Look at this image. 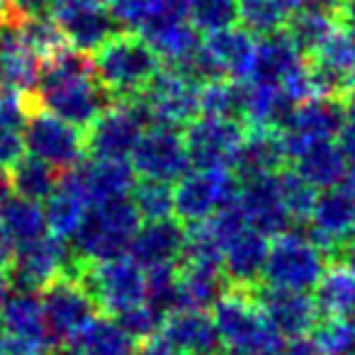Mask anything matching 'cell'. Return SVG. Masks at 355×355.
I'll use <instances>...</instances> for the list:
<instances>
[{"mask_svg": "<svg viewBox=\"0 0 355 355\" xmlns=\"http://www.w3.org/2000/svg\"><path fill=\"white\" fill-rule=\"evenodd\" d=\"M12 251H15V243L10 241V236H8L6 229H3V224H0V270L3 272H6L8 266H10Z\"/></svg>", "mask_w": 355, "mask_h": 355, "instance_id": "cell-54", "label": "cell"}, {"mask_svg": "<svg viewBox=\"0 0 355 355\" xmlns=\"http://www.w3.org/2000/svg\"><path fill=\"white\" fill-rule=\"evenodd\" d=\"M239 178L229 168H195L173 185V214L190 227L209 219L239 198Z\"/></svg>", "mask_w": 355, "mask_h": 355, "instance_id": "cell-7", "label": "cell"}, {"mask_svg": "<svg viewBox=\"0 0 355 355\" xmlns=\"http://www.w3.org/2000/svg\"><path fill=\"white\" fill-rule=\"evenodd\" d=\"M59 185L76 193L90 207L129 198L137 185V173L127 158H83L78 166L61 173Z\"/></svg>", "mask_w": 355, "mask_h": 355, "instance_id": "cell-13", "label": "cell"}, {"mask_svg": "<svg viewBox=\"0 0 355 355\" xmlns=\"http://www.w3.org/2000/svg\"><path fill=\"white\" fill-rule=\"evenodd\" d=\"M329 256L306 234L285 232L272 236L261 282L287 290L309 292L324 275Z\"/></svg>", "mask_w": 355, "mask_h": 355, "instance_id": "cell-5", "label": "cell"}, {"mask_svg": "<svg viewBox=\"0 0 355 355\" xmlns=\"http://www.w3.org/2000/svg\"><path fill=\"white\" fill-rule=\"evenodd\" d=\"M0 355H46V350L22 338H15V336H3L0 338Z\"/></svg>", "mask_w": 355, "mask_h": 355, "instance_id": "cell-49", "label": "cell"}, {"mask_svg": "<svg viewBox=\"0 0 355 355\" xmlns=\"http://www.w3.org/2000/svg\"><path fill=\"white\" fill-rule=\"evenodd\" d=\"M290 163L292 171L314 190H329L340 185L345 175V166H348L334 139L306 144L300 153L290 158Z\"/></svg>", "mask_w": 355, "mask_h": 355, "instance_id": "cell-27", "label": "cell"}, {"mask_svg": "<svg viewBox=\"0 0 355 355\" xmlns=\"http://www.w3.org/2000/svg\"><path fill=\"white\" fill-rule=\"evenodd\" d=\"M314 304L319 316L355 314V275L340 263H329L314 285Z\"/></svg>", "mask_w": 355, "mask_h": 355, "instance_id": "cell-32", "label": "cell"}, {"mask_svg": "<svg viewBox=\"0 0 355 355\" xmlns=\"http://www.w3.org/2000/svg\"><path fill=\"white\" fill-rule=\"evenodd\" d=\"M185 241H188V227L180 219H153V222L139 224L127 253L139 268L148 270L156 266L178 263Z\"/></svg>", "mask_w": 355, "mask_h": 355, "instance_id": "cell-20", "label": "cell"}, {"mask_svg": "<svg viewBox=\"0 0 355 355\" xmlns=\"http://www.w3.org/2000/svg\"><path fill=\"white\" fill-rule=\"evenodd\" d=\"M132 205L144 222L153 219H168L173 214V185L161 183V180H148L141 178L137 180L132 190Z\"/></svg>", "mask_w": 355, "mask_h": 355, "instance_id": "cell-42", "label": "cell"}, {"mask_svg": "<svg viewBox=\"0 0 355 355\" xmlns=\"http://www.w3.org/2000/svg\"><path fill=\"white\" fill-rule=\"evenodd\" d=\"M277 355H321V353L309 336H292V338L282 340V348L277 350Z\"/></svg>", "mask_w": 355, "mask_h": 355, "instance_id": "cell-50", "label": "cell"}, {"mask_svg": "<svg viewBox=\"0 0 355 355\" xmlns=\"http://www.w3.org/2000/svg\"><path fill=\"white\" fill-rule=\"evenodd\" d=\"M340 107H343L345 117L355 119V78L350 80V85L343 90V95H340Z\"/></svg>", "mask_w": 355, "mask_h": 355, "instance_id": "cell-56", "label": "cell"}, {"mask_svg": "<svg viewBox=\"0 0 355 355\" xmlns=\"http://www.w3.org/2000/svg\"><path fill=\"white\" fill-rule=\"evenodd\" d=\"M340 190H343V193L348 195V198L355 202V168H350V171H345L343 180H340Z\"/></svg>", "mask_w": 355, "mask_h": 355, "instance_id": "cell-59", "label": "cell"}, {"mask_svg": "<svg viewBox=\"0 0 355 355\" xmlns=\"http://www.w3.org/2000/svg\"><path fill=\"white\" fill-rule=\"evenodd\" d=\"M304 64H306V59L295 49L290 37L285 35V27H282L280 32L258 37L256 46H253V61H251V71H248L246 80L282 85Z\"/></svg>", "mask_w": 355, "mask_h": 355, "instance_id": "cell-25", "label": "cell"}, {"mask_svg": "<svg viewBox=\"0 0 355 355\" xmlns=\"http://www.w3.org/2000/svg\"><path fill=\"white\" fill-rule=\"evenodd\" d=\"M338 148L343 153L345 163L355 168V119H345V124L338 132Z\"/></svg>", "mask_w": 355, "mask_h": 355, "instance_id": "cell-51", "label": "cell"}, {"mask_svg": "<svg viewBox=\"0 0 355 355\" xmlns=\"http://www.w3.org/2000/svg\"><path fill=\"white\" fill-rule=\"evenodd\" d=\"M163 311H158L156 306H151L148 302H141V304L132 306V309L122 311V314L114 316L119 326L124 329V334L134 340V343H141V340L151 338L161 331V324H163Z\"/></svg>", "mask_w": 355, "mask_h": 355, "instance_id": "cell-46", "label": "cell"}, {"mask_svg": "<svg viewBox=\"0 0 355 355\" xmlns=\"http://www.w3.org/2000/svg\"><path fill=\"white\" fill-rule=\"evenodd\" d=\"M22 141L32 156L49 163L59 173L71 171L85 158L83 129L64 122L56 114L35 110L22 129Z\"/></svg>", "mask_w": 355, "mask_h": 355, "instance_id": "cell-12", "label": "cell"}, {"mask_svg": "<svg viewBox=\"0 0 355 355\" xmlns=\"http://www.w3.org/2000/svg\"><path fill=\"white\" fill-rule=\"evenodd\" d=\"M287 166V153L277 129H246L243 141L232 163L234 175L241 180L275 175Z\"/></svg>", "mask_w": 355, "mask_h": 355, "instance_id": "cell-24", "label": "cell"}, {"mask_svg": "<svg viewBox=\"0 0 355 355\" xmlns=\"http://www.w3.org/2000/svg\"><path fill=\"white\" fill-rule=\"evenodd\" d=\"M227 290L222 266L178 261V309L207 311Z\"/></svg>", "mask_w": 355, "mask_h": 355, "instance_id": "cell-26", "label": "cell"}, {"mask_svg": "<svg viewBox=\"0 0 355 355\" xmlns=\"http://www.w3.org/2000/svg\"><path fill=\"white\" fill-rule=\"evenodd\" d=\"M42 61L25 46L20 20H0V88L32 93L40 80Z\"/></svg>", "mask_w": 355, "mask_h": 355, "instance_id": "cell-22", "label": "cell"}, {"mask_svg": "<svg viewBox=\"0 0 355 355\" xmlns=\"http://www.w3.org/2000/svg\"><path fill=\"white\" fill-rule=\"evenodd\" d=\"M336 17H338V22L343 27H353L355 25V0H340Z\"/></svg>", "mask_w": 355, "mask_h": 355, "instance_id": "cell-55", "label": "cell"}, {"mask_svg": "<svg viewBox=\"0 0 355 355\" xmlns=\"http://www.w3.org/2000/svg\"><path fill=\"white\" fill-rule=\"evenodd\" d=\"M212 309L227 355H277L282 348L285 338L268 324L248 290L229 287Z\"/></svg>", "mask_w": 355, "mask_h": 355, "instance_id": "cell-3", "label": "cell"}, {"mask_svg": "<svg viewBox=\"0 0 355 355\" xmlns=\"http://www.w3.org/2000/svg\"><path fill=\"white\" fill-rule=\"evenodd\" d=\"M270 239L256 229L246 227L224 246L222 251V272L229 287L251 290L263 277V266L268 258Z\"/></svg>", "mask_w": 355, "mask_h": 355, "instance_id": "cell-23", "label": "cell"}, {"mask_svg": "<svg viewBox=\"0 0 355 355\" xmlns=\"http://www.w3.org/2000/svg\"><path fill=\"white\" fill-rule=\"evenodd\" d=\"M331 263H340V266H345L355 275V236H350L348 241L336 251V256Z\"/></svg>", "mask_w": 355, "mask_h": 355, "instance_id": "cell-53", "label": "cell"}, {"mask_svg": "<svg viewBox=\"0 0 355 355\" xmlns=\"http://www.w3.org/2000/svg\"><path fill=\"white\" fill-rule=\"evenodd\" d=\"M188 22L205 35L234 27L239 22V0H193Z\"/></svg>", "mask_w": 355, "mask_h": 355, "instance_id": "cell-43", "label": "cell"}, {"mask_svg": "<svg viewBox=\"0 0 355 355\" xmlns=\"http://www.w3.org/2000/svg\"><path fill=\"white\" fill-rule=\"evenodd\" d=\"M304 8H314V10H324V12H338L340 0H302Z\"/></svg>", "mask_w": 355, "mask_h": 355, "instance_id": "cell-57", "label": "cell"}, {"mask_svg": "<svg viewBox=\"0 0 355 355\" xmlns=\"http://www.w3.org/2000/svg\"><path fill=\"white\" fill-rule=\"evenodd\" d=\"M200 85L175 69H161L151 83L137 95L139 105L146 112L148 124H166V127H188L200 117L198 105Z\"/></svg>", "mask_w": 355, "mask_h": 355, "instance_id": "cell-11", "label": "cell"}, {"mask_svg": "<svg viewBox=\"0 0 355 355\" xmlns=\"http://www.w3.org/2000/svg\"><path fill=\"white\" fill-rule=\"evenodd\" d=\"M6 336V326H3V316H0V338Z\"/></svg>", "mask_w": 355, "mask_h": 355, "instance_id": "cell-63", "label": "cell"}, {"mask_svg": "<svg viewBox=\"0 0 355 355\" xmlns=\"http://www.w3.org/2000/svg\"><path fill=\"white\" fill-rule=\"evenodd\" d=\"M309 224V239L334 261L336 251L355 236V202L340 188H329L316 195Z\"/></svg>", "mask_w": 355, "mask_h": 355, "instance_id": "cell-18", "label": "cell"}, {"mask_svg": "<svg viewBox=\"0 0 355 355\" xmlns=\"http://www.w3.org/2000/svg\"><path fill=\"white\" fill-rule=\"evenodd\" d=\"M277 188H280V198L285 205L287 214L292 222H304L309 219L311 207H314L316 190L309 183H304L292 168H282L277 173Z\"/></svg>", "mask_w": 355, "mask_h": 355, "instance_id": "cell-44", "label": "cell"}, {"mask_svg": "<svg viewBox=\"0 0 355 355\" xmlns=\"http://www.w3.org/2000/svg\"><path fill=\"white\" fill-rule=\"evenodd\" d=\"M295 103L280 85L243 80V114L246 129H280Z\"/></svg>", "mask_w": 355, "mask_h": 355, "instance_id": "cell-28", "label": "cell"}, {"mask_svg": "<svg viewBox=\"0 0 355 355\" xmlns=\"http://www.w3.org/2000/svg\"><path fill=\"white\" fill-rule=\"evenodd\" d=\"M8 17H12L10 3H8V0H0V20H8Z\"/></svg>", "mask_w": 355, "mask_h": 355, "instance_id": "cell-60", "label": "cell"}, {"mask_svg": "<svg viewBox=\"0 0 355 355\" xmlns=\"http://www.w3.org/2000/svg\"><path fill=\"white\" fill-rule=\"evenodd\" d=\"M134 355H180V353H175V350L171 348V343H168L161 334H156V336H151V338L141 340V345L134 350Z\"/></svg>", "mask_w": 355, "mask_h": 355, "instance_id": "cell-52", "label": "cell"}, {"mask_svg": "<svg viewBox=\"0 0 355 355\" xmlns=\"http://www.w3.org/2000/svg\"><path fill=\"white\" fill-rule=\"evenodd\" d=\"M246 127L239 119L198 117L183 127V141L193 168H232Z\"/></svg>", "mask_w": 355, "mask_h": 355, "instance_id": "cell-15", "label": "cell"}, {"mask_svg": "<svg viewBox=\"0 0 355 355\" xmlns=\"http://www.w3.org/2000/svg\"><path fill=\"white\" fill-rule=\"evenodd\" d=\"M44 219H46V232L56 239H73L76 229H78L80 219H83L88 205L71 193L64 185H56V190L44 200Z\"/></svg>", "mask_w": 355, "mask_h": 355, "instance_id": "cell-38", "label": "cell"}, {"mask_svg": "<svg viewBox=\"0 0 355 355\" xmlns=\"http://www.w3.org/2000/svg\"><path fill=\"white\" fill-rule=\"evenodd\" d=\"M287 17L290 15L277 0H239V22L251 37L280 32Z\"/></svg>", "mask_w": 355, "mask_h": 355, "instance_id": "cell-40", "label": "cell"}, {"mask_svg": "<svg viewBox=\"0 0 355 355\" xmlns=\"http://www.w3.org/2000/svg\"><path fill=\"white\" fill-rule=\"evenodd\" d=\"M345 30H348V35H350V44H353V56H355V25L345 27Z\"/></svg>", "mask_w": 355, "mask_h": 355, "instance_id": "cell-61", "label": "cell"}, {"mask_svg": "<svg viewBox=\"0 0 355 355\" xmlns=\"http://www.w3.org/2000/svg\"><path fill=\"white\" fill-rule=\"evenodd\" d=\"M0 224H3V229L15 246L49 234L46 232L44 209L32 200L20 198V195H10L0 202Z\"/></svg>", "mask_w": 355, "mask_h": 355, "instance_id": "cell-35", "label": "cell"}, {"mask_svg": "<svg viewBox=\"0 0 355 355\" xmlns=\"http://www.w3.org/2000/svg\"><path fill=\"white\" fill-rule=\"evenodd\" d=\"M80 282L88 287L95 304L105 316H117L146 302V275L129 256L112 261L85 263Z\"/></svg>", "mask_w": 355, "mask_h": 355, "instance_id": "cell-8", "label": "cell"}, {"mask_svg": "<svg viewBox=\"0 0 355 355\" xmlns=\"http://www.w3.org/2000/svg\"><path fill=\"white\" fill-rule=\"evenodd\" d=\"M202 46L207 49V54L212 56V61L217 64V69L222 71L224 78H232V80L248 78L256 42H253V37L248 35L243 27L234 25L222 32L207 35Z\"/></svg>", "mask_w": 355, "mask_h": 355, "instance_id": "cell-30", "label": "cell"}, {"mask_svg": "<svg viewBox=\"0 0 355 355\" xmlns=\"http://www.w3.org/2000/svg\"><path fill=\"white\" fill-rule=\"evenodd\" d=\"M253 304L261 309L266 321L282 336V338H292V336H306L314 324L319 321V311L316 304L306 292L300 290H287V287H275L258 282L248 290Z\"/></svg>", "mask_w": 355, "mask_h": 355, "instance_id": "cell-17", "label": "cell"}, {"mask_svg": "<svg viewBox=\"0 0 355 355\" xmlns=\"http://www.w3.org/2000/svg\"><path fill=\"white\" fill-rule=\"evenodd\" d=\"M146 275V302L163 314L178 311V263L144 270Z\"/></svg>", "mask_w": 355, "mask_h": 355, "instance_id": "cell-45", "label": "cell"}, {"mask_svg": "<svg viewBox=\"0 0 355 355\" xmlns=\"http://www.w3.org/2000/svg\"><path fill=\"white\" fill-rule=\"evenodd\" d=\"M93 69L112 100H132L163 69V61L137 32H117L98 51Z\"/></svg>", "mask_w": 355, "mask_h": 355, "instance_id": "cell-2", "label": "cell"}, {"mask_svg": "<svg viewBox=\"0 0 355 355\" xmlns=\"http://www.w3.org/2000/svg\"><path fill=\"white\" fill-rule=\"evenodd\" d=\"M76 261H78V256L64 239L44 234V236L35 239V241L17 243L6 272L12 290L40 292L56 275L69 272Z\"/></svg>", "mask_w": 355, "mask_h": 355, "instance_id": "cell-10", "label": "cell"}, {"mask_svg": "<svg viewBox=\"0 0 355 355\" xmlns=\"http://www.w3.org/2000/svg\"><path fill=\"white\" fill-rule=\"evenodd\" d=\"M46 355H66L61 348H56V350H46Z\"/></svg>", "mask_w": 355, "mask_h": 355, "instance_id": "cell-62", "label": "cell"}, {"mask_svg": "<svg viewBox=\"0 0 355 355\" xmlns=\"http://www.w3.org/2000/svg\"><path fill=\"white\" fill-rule=\"evenodd\" d=\"M12 195V183H10V171L0 166V202Z\"/></svg>", "mask_w": 355, "mask_h": 355, "instance_id": "cell-58", "label": "cell"}, {"mask_svg": "<svg viewBox=\"0 0 355 355\" xmlns=\"http://www.w3.org/2000/svg\"><path fill=\"white\" fill-rule=\"evenodd\" d=\"M141 37L148 42L153 51L158 54V59L163 64H171L173 69L190 59L200 46V32L190 25L188 20L178 22H163V25L148 27L141 32Z\"/></svg>", "mask_w": 355, "mask_h": 355, "instance_id": "cell-33", "label": "cell"}, {"mask_svg": "<svg viewBox=\"0 0 355 355\" xmlns=\"http://www.w3.org/2000/svg\"><path fill=\"white\" fill-rule=\"evenodd\" d=\"M345 124V112L340 107V100L329 98H309L304 103H297L282 127L277 129L285 146L287 161L295 153H300L306 144L336 139L340 127Z\"/></svg>", "mask_w": 355, "mask_h": 355, "instance_id": "cell-16", "label": "cell"}, {"mask_svg": "<svg viewBox=\"0 0 355 355\" xmlns=\"http://www.w3.org/2000/svg\"><path fill=\"white\" fill-rule=\"evenodd\" d=\"M158 334L180 355H222L224 345L214 319L200 309H178L163 316Z\"/></svg>", "mask_w": 355, "mask_h": 355, "instance_id": "cell-21", "label": "cell"}, {"mask_svg": "<svg viewBox=\"0 0 355 355\" xmlns=\"http://www.w3.org/2000/svg\"><path fill=\"white\" fill-rule=\"evenodd\" d=\"M338 25L340 22L334 12L314 10V8H300V10H295L287 17L285 35L290 37L295 49L300 51L304 59H309Z\"/></svg>", "mask_w": 355, "mask_h": 355, "instance_id": "cell-34", "label": "cell"}, {"mask_svg": "<svg viewBox=\"0 0 355 355\" xmlns=\"http://www.w3.org/2000/svg\"><path fill=\"white\" fill-rule=\"evenodd\" d=\"M311 340L321 355H355V319L319 316L311 329Z\"/></svg>", "mask_w": 355, "mask_h": 355, "instance_id": "cell-39", "label": "cell"}, {"mask_svg": "<svg viewBox=\"0 0 355 355\" xmlns=\"http://www.w3.org/2000/svg\"><path fill=\"white\" fill-rule=\"evenodd\" d=\"M15 20H37L54 15L56 0H8Z\"/></svg>", "mask_w": 355, "mask_h": 355, "instance_id": "cell-47", "label": "cell"}, {"mask_svg": "<svg viewBox=\"0 0 355 355\" xmlns=\"http://www.w3.org/2000/svg\"><path fill=\"white\" fill-rule=\"evenodd\" d=\"M8 171H10V183L15 195L32 200V202H40V200L49 198L56 190V185H59V175H61L56 168L40 161L37 156H22Z\"/></svg>", "mask_w": 355, "mask_h": 355, "instance_id": "cell-36", "label": "cell"}, {"mask_svg": "<svg viewBox=\"0 0 355 355\" xmlns=\"http://www.w3.org/2000/svg\"><path fill=\"white\" fill-rule=\"evenodd\" d=\"M0 316H3V326H6V331L10 336L49 350L44 314H42L40 295L37 292L12 290L3 300V304H0Z\"/></svg>", "mask_w": 355, "mask_h": 355, "instance_id": "cell-29", "label": "cell"}, {"mask_svg": "<svg viewBox=\"0 0 355 355\" xmlns=\"http://www.w3.org/2000/svg\"><path fill=\"white\" fill-rule=\"evenodd\" d=\"M22 156H25V141H22V132L0 129V166H3V168L15 166Z\"/></svg>", "mask_w": 355, "mask_h": 355, "instance_id": "cell-48", "label": "cell"}, {"mask_svg": "<svg viewBox=\"0 0 355 355\" xmlns=\"http://www.w3.org/2000/svg\"><path fill=\"white\" fill-rule=\"evenodd\" d=\"M132 168L139 178L171 185L178 183L193 168L185 151L183 132L166 124H151V129H144L132 151Z\"/></svg>", "mask_w": 355, "mask_h": 355, "instance_id": "cell-14", "label": "cell"}, {"mask_svg": "<svg viewBox=\"0 0 355 355\" xmlns=\"http://www.w3.org/2000/svg\"><path fill=\"white\" fill-rule=\"evenodd\" d=\"M200 117H227L241 122L243 114V80L217 78L200 85Z\"/></svg>", "mask_w": 355, "mask_h": 355, "instance_id": "cell-37", "label": "cell"}, {"mask_svg": "<svg viewBox=\"0 0 355 355\" xmlns=\"http://www.w3.org/2000/svg\"><path fill=\"white\" fill-rule=\"evenodd\" d=\"M49 350L64 348L88 321L98 316V304L80 277L56 275L40 292Z\"/></svg>", "mask_w": 355, "mask_h": 355, "instance_id": "cell-6", "label": "cell"}, {"mask_svg": "<svg viewBox=\"0 0 355 355\" xmlns=\"http://www.w3.org/2000/svg\"><path fill=\"white\" fill-rule=\"evenodd\" d=\"M35 103L44 112L85 129L103 110L114 103L93 69V54L66 46L51 59L42 61L40 80L32 90Z\"/></svg>", "mask_w": 355, "mask_h": 355, "instance_id": "cell-1", "label": "cell"}, {"mask_svg": "<svg viewBox=\"0 0 355 355\" xmlns=\"http://www.w3.org/2000/svg\"><path fill=\"white\" fill-rule=\"evenodd\" d=\"M148 124L146 112L137 98L114 100L83 129L85 156L90 158H129Z\"/></svg>", "mask_w": 355, "mask_h": 355, "instance_id": "cell-9", "label": "cell"}, {"mask_svg": "<svg viewBox=\"0 0 355 355\" xmlns=\"http://www.w3.org/2000/svg\"><path fill=\"white\" fill-rule=\"evenodd\" d=\"M236 205L248 227L266 234L268 239L290 232L292 219L287 214L285 205H282L280 188H277V173L275 175L241 180Z\"/></svg>", "mask_w": 355, "mask_h": 355, "instance_id": "cell-19", "label": "cell"}, {"mask_svg": "<svg viewBox=\"0 0 355 355\" xmlns=\"http://www.w3.org/2000/svg\"><path fill=\"white\" fill-rule=\"evenodd\" d=\"M20 35L25 46L40 61L51 59L61 49L69 46L61 27L56 25L54 17H37V20H20Z\"/></svg>", "mask_w": 355, "mask_h": 355, "instance_id": "cell-41", "label": "cell"}, {"mask_svg": "<svg viewBox=\"0 0 355 355\" xmlns=\"http://www.w3.org/2000/svg\"><path fill=\"white\" fill-rule=\"evenodd\" d=\"M61 350L66 355H134L137 345L112 316H95Z\"/></svg>", "mask_w": 355, "mask_h": 355, "instance_id": "cell-31", "label": "cell"}, {"mask_svg": "<svg viewBox=\"0 0 355 355\" xmlns=\"http://www.w3.org/2000/svg\"><path fill=\"white\" fill-rule=\"evenodd\" d=\"M141 224L132 200H110L90 205L73 234V253L88 263L112 261L127 256L129 241Z\"/></svg>", "mask_w": 355, "mask_h": 355, "instance_id": "cell-4", "label": "cell"}]
</instances>
